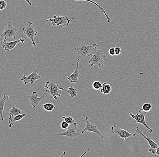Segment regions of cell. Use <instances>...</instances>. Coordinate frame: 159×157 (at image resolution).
I'll list each match as a JSON object with an SVG mask.
<instances>
[{"label":"cell","instance_id":"cell-1","mask_svg":"<svg viewBox=\"0 0 159 157\" xmlns=\"http://www.w3.org/2000/svg\"><path fill=\"white\" fill-rule=\"evenodd\" d=\"M105 57L106 55L104 54L103 51L101 49H96L89 58V63L91 67L97 65L100 69H102L105 65V62H106Z\"/></svg>","mask_w":159,"mask_h":157},{"label":"cell","instance_id":"cell-2","mask_svg":"<svg viewBox=\"0 0 159 157\" xmlns=\"http://www.w3.org/2000/svg\"><path fill=\"white\" fill-rule=\"evenodd\" d=\"M97 46L98 45L96 44L88 45L82 43L77 47L75 48L74 50L84 59L85 58H89V57L92 56L94 51L97 49Z\"/></svg>","mask_w":159,"mask_h":157},{"label":"cell","instance_id":"cell-3","mask_svg":"<svg viewBox=\"0 0 159 157\" xmlns=\"http://www.w3.org/2000/svg\"><path fill=\"white\" fill-rule=\"evenodd\" d=\"M7 23V25L4 28L3 32L0 37H4L5 38L4 40L7 41L16 40V35L19 30L18 28L17 27L13 26L9 21Z\"/></svg>","mask_w":159,"mask_h":157},{"label":"cell","instance_id":"cell-4","mask_svg":"<svg viewBox=\"0 0 159 157\" xmlns=\"http://www.w3.org/2000/svg\"><path fill=\"white\" fill-rule=\"evenodd\" d=\"M71 19L75 20V18L69 17L67 16L54 15L53 18L48 19L47 21L51 22L52 25L54 26H59L65 27L69 25Z\"/></svg>","mask_w":159,"mask_h":157},{"label":"cell","instance_id":"cell-5","mask_svg":"<svg viewBox=\"0 0 159 157\" xmlns=\"http://www.w3.org/2000/svg\"><path fill=\"white\" fill-rule=\"evenodd\" d=\"M23 31L25 35L31 40L34 46H36V44L34 41V37L38 35V32L35 30L34 24L31 22L29 21L26 25L23 28Z\"/></svg>","mask_w":159,"mask_h":157},{"label":"cell","instance_id":"cell-6","mask_svg":"<svg viewBox=\"0 0 159 157\" xmlns=\"http://www.w3.org/2000/svg\"><path fill=\"white\" fill-rule=\"evenodd\" d=\"M146 113L147 112L143 111L142 108V109H140L139 110V112L136 115H134L132 113H130L129 115L134 119V121L136 123H138V124H142L144 127H146L149 130V132L150 133H152L153 132V130L148 126V124L146 123V121H145Z\"/></svg>","mask_w":159,"mask_h":157},{"label":"cell","instance_id":"cell-7","mask_svg":"<svg viewBox=\"0 0 159 157\" xmlns=\"http://www.w3.org/2000/svg\"><path fill=\"white\" fill-rule=\"evenodd\" d=\"M58 84H56L53 81H48L46 82L45 86H44V88H47L48 91L56 100H57L58 97H61V95L58 91L59 90L64 91L65 90L64 88H58Z\"/></svg>","mask_w":159,"mask_h":157},{"label":"cell","instance_id":"cell-8","mask_svg":"<svg viewBox=\"0 0 159 157\" xmlns=\"http://www.w3.org/2000/svg\"><path fill=\"white\" fill-rule=\"evenodd\" d=\"M111 133L112 134H116L120 138L124 139V141H126L127 139L131 136H136L135 134L129 133V132L122 129L117 125H114L112 127Z\"/></svg>","mask_w":159,"mask_h":157},{"label":"cell","instance_id":"cell-9","mask_svg":"<svg viewBox=\"0 0 159 157\" xmlns=\"http://www.w3.org/2000/svg\"><path fill=\"white\" fill-rule=\"evenodd\" d=\"M135 132H137L138 134L142 135V136L143 137L144 139L148 142L150 146V147L148 150V152H151L152 154L155 155L156 154V152H157V149L158 147L157 144L156 142H154L153 140H152L151 138H149L148 137L144 135L139 127H136Z\"/></svg>","mask_w":159,"mask_h":157},{"label":"cell","instance_id":"cell-10","mask_svg":"<svg viewBox=\"0 0 159 157\" xmlns=\"http://www.w3.org/2000/svg\"><path fill=\"white\" fill-rule=\"evenodd\" d=\"M83 121L86 122V125H85V128H84V130L81 132L82 134H84V132H94V133H96L97 135L100 136L102 139H104V136L101 134L100 131L98 130L97 127L95 125H94V124H93V123L89 122V118H88V117H85V119Z\"/></svg>","mask_w":159,"mask_h":157},{"label":"cell","instance_id":"cell-11","mask_svg":"<svg viewBox=\"0 0 159 157\" xmlns=\"http://www.w3.org/2000/svg\"><path fill=\"white\" fill-rule=\"evenodd\" d=\"M48 91L47 90H46L45 91L41 96L40 97H38V94L35 91H33L31 95H28L27 97H28L30 101V104L34 108H35L38 106L39 104L40 101L45 98V95H46Z\"/></svg>","mask_w":159,"mask_h":157},{"label":"cell","instance_id":"cell-12","mask_svg":"<svg viewBox=\"0 0 159 157\" xmlns=\"http://www.w3.org/2000/svg\"><path fill=\"white\" fill-rule=\"evenodd\" d=\"M77 126H78L77 125H70L65 132L56 134L55 135L65 136L69 137L70 138H76L78 136H80V134L75 131Z\"/></svg>","mask_w":159,"mask_h":157},{"label":"cell","instance_id":"cell-13","mask_svg":"<svg viewBox=\"0 0 159 157\" xmlns=\"http://www.w3.org/2000/svg\"><path fill=\"white\" fill-rule=\"evenodd\" d=\"M41 77L40 75L37 72L36 70H34L32 73L26 76L24 75L21 78V81H23L25 85L30 83V84H33L36 81L38 80Z\"/></svg>","mask_w":159,"mask_h":157},{"label":"cell","instance_id":"cell-14","mask_svg":"<svg viewBox=\"0 0 159 157\" xmlns=\"http://www.w3.org/2000/svg\"><path fill=\"white\" fill-rule=\"evenodd\" d=\"M25 41V39L24 38H20L17 40L12 41H7L3 40V41L2 43V46L5 50L10 51V50L14 49L19 43H23Z\"/></svg>","mask_w":159,"mask_h":157},{"label":"cell","instance_id":"cell-15","mask_svg":"<svg viewBox=\"0 0 159 157\" xmlns=\"http://www.w3.org/2000/svg\"><path fill=\"white\" fill-rule=\"evenodd\" d=\"M80 60L79 59H77L76 62V67L74 72L70 75H68L67 76V78L71 83H74L78 82V78L80 76V74L79 65Z\"/></svg>","mask_w":159,"mask_h":157},{"label":"cell","instance_id":"cell-16","mask_svg":"<svg viewBox=\"0 0 159 157\" xmlns=\"http://www.w3.org/2000/svg\"><path fill=\"white\" fill-rule=\"evenodd\" d=\"M9 99V96L8 95H4L0 99V116L1 117V122H3L4 120L3 114L4 108L6 101Z\"/></svg>","mask_w":159,"mask_h":157},{"label":"cell","instance_id":"cell-17","mask_svg":"<svg viewBox=\"0 0 159 157\" xmlns=\"http://www.w3.org/2000/svg\"><path fill=\"white\" fill-rule=\"evenodd\" d=\"M24 112V111H23L22 109H20V108L15 107H13L10 110V113L8 115L10 116L9 124H10L14 116L22 114V112Z\"/></svg>","mask_w":159,"mask_h":157},{"label":"cell","instance_id":"cell-18","mask_svg":"<svg viewBox=\"0 0 159 157\" xmlns=\"http://www.w3.org/2000/svg\"><path fill=\"white\" fill-rule=\"evenodd\" d=\"M112 84H109L107 82H104L100 88V92L104 95H109L112 91Z\"/></svg>","mask_w":159,"mask_h":157},{"label":"cell","instance_id":"cell-19","mask_svg":"<svg viewBox=\"0 0 159 157\" xmlns=\"http://www.w3.org/2000/svg\"><path fill=\"white\" fill-rule=\"evenodd\" d=\"M26 116L25 114H21L20 115H17V116H15L13 118L11 122V123L9 124L8 127L9 128H11L13 125H14L15 123L16 122H18V121H20L21 120L24 118V117Z\"/></svg>","mask_w":159,"mask_h":157},{"label":"cell","instance_id":"cell-20","mask_svg":"<svg viewBox=\"0 0 159 157\" xmlns=\"http://www.w3.org/2000/svg\"><path fill=\"white\" fill-rule=\"evenodd\" d=\"M75 1H85V2H89L92 3L94 4V5L97 6V7L99 8L100 10H101V11H102V12L104 13V15H105V16H106V18L107 19V21L109 23L111 22V19L109 17V16H108L107 14L106 13V12H105V10L103 8H102V7H100V6L99 5V4L95 2H94V1H92V0H75Z\"/></svg>","mask_w":159,"mask_h":157},{"label":"cell","instance_id":"cell-21","mask_svg":"<svg viewBox=\"0 0 159 157\" xmlns=\"http://www.w3.org/2000/svg\"><path fill=\"white\" fill-rule=\"evenodd\" d=\"M41 106L47 112H52L56 108L54 104H52L50 102L46 103L43 105V104Z\"/></svg>","mask_w":159,"mask_h":157},{"label":"cell","instance_id":"cell-22","mask_svg":"<svg viewBox=\"0 0 159 157\" xmlns=\"http://www.w3.org/2000/svg\"><path fill=\"white\" fill-rule=\"evenodd\" d=\"M67 92L72 98L76 97L77 96V90L73 86H71L68 87Z\"/></svg>","mask_w":159,"mask_h":157},{"label":"cell","instance_id":"cell-23","mask_svg":"<svg viewBox=\"0 0 159 157\" xmlns=\"http://www.w3.org/2000/svg\"><path fill=\"white\" fill-rule=\"evenodd\" d=\"M62 119H64V121L67 122L68 124L70 125H77L78 126H81V125H80L78 123H76L72 117H63Z\"/></svg>","mask_w":159,"mask_h":157},{"label":"cell","instance_id":"cell-24","mask_svg":"<svg viewBox=\"0 0 159 157\" xmlns=\"http://www.w3.org/2000/svg\"><path fill=\"white\" fill-rule=\"evenodd\" d=\"M152 109V105L148 102H146L144 103L142 106V109L143 111L146 112H148L151 111Z\"/></svg>","mask_w":159,"mask_h":157},{"label":"cell","instance_id":"cell-25","mask_svg":"<svg viewBox=\"0 0 159 157\" xmlns=\"http://www.w3.org/2000/svg\"><path fill=\"white\" fill-rule=\"evenodd\" d=\"M102 84L99 81H94L92 84V86L94 90H98L101 88Z\"/></svg>","mask_w":159,"mask_h":157},{"label":"cell","instance_id":"cell-26","mask_svg":"<svg viewBox=\"0 0 159 157\" xmlns=\"http://www.w3.org/2000/svg\"><path fill=\"white\" fill-rule=\"evenodd\" d=\"M69 127V124L67 122H66L65 121H63L61 124V127L62 129L67 130Z\"/></svg>","mask_w":159,"mask_h":157},{"label":"cell","instance_id":"cell-27","mask_svg":"<svg viewBox=\"0 0 159 157\" xmlns=\"http://www.w3.org/2000/svg\"><path fill=\"white\" fill-rule=\"evenodd\" d=\"M0 5H0V10H3L7 7V2L5 1H0Z\"/></svg>","mask_w":159,"mask_h":157},{"label":"cell","instance_id":"cell-28","mask_svg":"<svg viewBox=\"0 0 159 157\" xmlns=\"http://www.w3.org/2000/svg\"><path fill=\"white\" fill-rule=\"evenodd\" d=\"M115 55H117V56L120 55L121 53V52H122L121 48L119 47H116L115 48Z\"/></svg>","mask_w":159,"mask_h":157},{"label":"cell","instance_id":"cell-29","mask_svg":"<svg viewBox=\"0 0 159 157\" xmlns=\"http://www.w3.org/2000/svg\"><path fill=\"white\" fill-rule=\"evenodd\" d=\"M109 55H111V56H114V55H115V48H109Z\"/></svg>","mask_w":159,"mask_h":157},{"label":"cell","instance_id":"cell-30","mask_svg":"<svg viewBox=\"0 0 159 157\" xmlns=\"http://www.w3.org/2000/svg\"><path fill=\"white\" fill-rule=\"evenodd\" d=\"M155 155L156 157H159V146L158 147L157 149V152H156Z\"/></svg>","mask_w":159,"mask_h":157},{"label":"cell","instance_id":"cell-31","mask_svg":"<svg viewBox=\"0 0 159 157\" xmlns=\"http://www.w3.org/2000/svg\"><path fill=\"white\" fill-rule=\"evenodd\" d=\"M24 1H25V2H26L27 3L28 6H32V3L31 2H30V0H24Z\"/></svg>","mask_w":159,"mask_h":157},{"label":"cell","instance_id":"cell-32","mask_svg":"<svg viewBox=\"0 0 159 157\" xmlns=\"http://www.w3.org/2000/svg\"><path fill=\"white\" fill-rule=\"evenodd\" d=\"M66 151H64V152H63V155H61V156L60 157L64 156V155H65L66 154Z\"/></svg>","mask_w":159,"mask_h":157}]
</instances>
